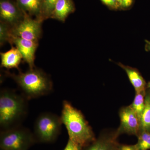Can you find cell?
Masks as SVG:
<instances>
[{
    "label": "cell",
    "mask_w": 150,
    "mask_h": 150,
    "mask_svg": "<svg viewBox=\"0 0 150 150\" xmlns=\"http://www.w3.org/2000/svg\"><path fill=\"white\" fill-rule=\"evenodd\" d=\"M60 117L69 139L84 147L96 139L83 114L69 101H63Z\"/></svg>",
    "instance_id": "6da1fadb"
},
{
    "label": "cell",
    "mask_w": 150,
    "mask_h": 150,
    "mask_svg": "<svg viewBox=\"0 0 150 150\" xmlns=\"http://www.w3.org/2000/svg\"><path fill=\"white\" fill-rule=\"evenodd\" d=\"M27 98L11 90L0 92V127L6 130L20 126L27 114Z\"/></svg>",
    "instance_id": "7a4b0ae2"
},
{
    "label": "cell",
    "mask_w": 150,
    "mask_h": 150,
    "mask_svg": "<svg viewBox=\"0 0 150 150\" xmlns=\"http://www.w3.org/2000/svg\"><path fill=\"white\" fill-rule=\"evenodd\" d=\"M22 94L28 99L37 98L50 93L53 90V83L50 78L42 70L30 69L25 72L10 74Z\"/></svg>",
    "instance_id": "3957f363"
},
{
    "label": "cell",
    "mask_w": 150,
    "mask_h": 150,
    "mask_svg": "<svg viewBox=\"0 0 150 150\" xmlns=\"http://www.w3.org/2000/svg\"><path fill=\"white\" fill-rule=\"evenodd\" d=\"M37 143L33 133L20 126L1 130L0 149L4 150H28Z\"/></svg>",
    "instance_id": "277c9868"
},
{
    "label": "cell",
    "mask_w": 150,
    "mask_h": 150,
    "mask_svg": "<svg viewBox=\"0 0 150 150\" xmlns=\"http://www.w3.org/2000/svg\"><path fill=\"white\" fill-rule=\"evenodd\" d=\"M61 117L51 112L41 113L35 121L33 134L37 142L51 143L54 142L61 132Z\"/></svg>",
    "instance_id": "5b68a950"
},
{
    "label": "cell",
    "mask_w": 150,
    "mask_h": 150,
    "mask_svg": "<svg viewBox=\"0 0 150 150\" xmlns=\"http://www.w3.org/2000/svg\"><path fill=\"white\" fill-rule=\"evenodd\" d=\"M24 13V17L21 21L11 28V37L38 42L42 34L43 21L38 19L33 18L25 13Z\"/></svg>",
    "instance_id": "8992f818"
},
{
    "label": "cell",
    "mask_w": 150,
    "mask_h": 150,
    "mask_svg": "<svg viewBox=\"0 0 150 150\" xmlns=\"http://www.w3.org/2000/svg\"><path fill=\"white\" fill-rule=\"evenodd\" d=\"M119 115L120 125L116 130L118 136L125 134L137 137L140 131L139 119L130 105L122 108Z\"/></svg>",
    "instance_id": "52a82bcc"
},
{
    "label": "cell",
    "mask_w": 150,
    "mask_h": 150,
    "mask_svg": "<svg viewBox=\"0 0 150 150\" xmlns=\"http://www.w3.org/2000/svg\"><path fill=\"white\" fill-rule=\"evenodd\" d=\"M24 15V12L16 2L12 0H0V21L11 28L21 21Z\"/></svg>",
    "instance_id": "ba28073f"
},
{
    "label": "cell",
    "mask_w": 150,
    "mask_h": 150,
    "mask_svg": "<svg viewBox=\"0 0 150 150\" xmlns=\"http://www.w3.org/2000/svg\"><path fill=\"white\" fill-rule=\"evenodd\" d=\"M9 43L15 45L16 47L20 52L25 62L29 66L30 69L35 68V53L38 46V41L12 36Z\"/></svg>",
    "instance_id": "9c48e42d"
},
{
    "label": "cell",
    "mask_w": 150,
    "mask_h": 150,
    "mask_svg": "<svg viewBox=\"0 0 150 150\" xmlns=\"http://www.w3.org/2000/svg\"><path fill=\"white\" fill-rule=\"evenodd\" d=\"M118 137L116 131L103 133L83 150H118Z\"/></svg>",
    "instance_id": "30bf717a"
},
{
    "label": "cell",
    "mask_w": 150,
    "mask_h": 150,
    "mask_svg": "<svg viewBox=\"0 0 150 150\" xmlns=\"http://www.w3.org/2000/svg\"><path fill=\"white\" fill-rule=\"evenodd\" d=\"M118 65L126 72L136 93L146 91L147 83L139 70L136 68L123 65L121 63H118Z\"/></svg>",
    "instance_id": "8fae6325"
},
{
    "label": "cell",
    "mask_w": 150,
    "mask_h": 150,
    "mask_svg": "<svg viewBox=\"0 0 150 150\" xmlns=\"http://www.w3.org/2000/svg\"><path fill=\"white\" fill-rule=\"evenodd\" d=\"M76 10L72 0H58L50 18L65 22L68 16Z\"/></svg>",
    "instance_id": "7c38bea8"
},
{
    "label": "cell",
    "mask_w": 150,
    "mask_h": 150,
    "mask_svg": "<svg viewBox=\"0 0 150 150\" xmlns=\"http://www.w3.org/2000/svg\"><path fill=\"white\" fill-rule=\"evenodd\" d=\"M1 66L7 69H19L22 59L20 52L16 47H12L9 50L1 53Z\"/></svg>",
    "instance_id": "4fadbf2b"
},
{
    "label": "cell",
    "mask_w": 150,
    "mask_h": 150,
    "mask_svg": "<svg viewBox=\"0 0 150 150\" xmlns=\"http://www.w3.org/2000/svg\"><path fill=\"white\" fill-rule=\"evenodd\" d=\"M23 12L39 19L43 0H16Z\"/></svg>",
    "instance_id": "5bb4252c"
},
{
    "label": "cell",
    "mask_w": 150,
    "mask_h": 150,
    "mask_svg": "<svg viewBox=\"0 0 150 150\" xmlns=\"http://www.w3.org/2000/svg\"><path fill=\"white\" fill-rule=\"evenodd\" d=\"M144 131H150V93L148 91H146L145 108L140 119L139 133Z\"/></svg>",
    "instance_id": "9a60e30c"
},
{
    "label": "cell",
    "mask_w": 150,
    "mask_h": 150,
    "mask_svg": "<svg viewBox=\"0 0 150 150\" xmlns=\"http://www.w3.org/2000/svg\"><path fill=\"white\" fill-rule=\"evenodd\" d=\"M146 94V91L136 93L133 102L130 105L137 114L139 121L145 108Z\"/></svg>",
    "instance_id": "2e32d148"
},
{
    "label": "cell",
    "mask_w": 150,
    "mask_h": 150,
    "mask_svg": "<svg viewBox=\"0 0 150 150\" xmlns=\"http://www.w3.org/2000/svg\"><path fill=\"white\" fill-rule=\"evenodd\" d=\"M57 1L58 0H43L39 20L43 22L50 18Z\"/></svg>",
    "instance_id": "e0dca14e"
},
{
    "label": "cell",
    "mask_w": 150,
    "mask_h": 150,
    "mask_svg": "<svg viewBox=\"0 0 150 150\" xmlns=\"http://www.w3.org/2000/svg\"><path fill=\"white\" fill-rule=\"evenodd\" d=\"M137 137L138 142L135 145L139 150H150V131L140 132Z\"/></svg>",
    "instance_id": "ac0fdd59"
},
{
    "label": "cell",
    "mask_w": 150,
    "mask_h": 150,
    "mask_svg": "<svg viewBox=\"0 0 150 150\" xmlns=\"http://www.w3.org/2000/svg\"><path fill=\"white\" fill-rule=\"evenodd\" d=\"M10 26L6 23L0 21V44L2 46L7 42H10L11 35Z\"/></svg>",
    "instance_id": "d6986e66"
},
{
    "label": "cell",
    "mask_w": 150,
    "mask_h": 150,
    "mask_svg": "<svg viewBox=\"0 0 150 150\" xmlns=\"http://www.w3.org/2000/svg\"><path fill=\"white\" fill-rule=\"evenodd\" d=\"M103 4L113 10H121L118 0H100Z\"/></svg>",
    "instance_id": "ffe728a7"
},
{
    "label": "cell",
    "mask_w": 150,
    "mask_h": 150,
    "mask_svg": "<svg viewBox=\"0 0 150 150\" xmlns=\"http://www.w3.org/2000/svg\"><path fill=\"white\" fill-rule=\"evenodd\" d=\"M83 148L81 145L69 139L67 144L63 150H83Z\"/></svg>",
    "instance_id": "44dd1931"
},
{
    "label": "cell",
    "mask_w": 150,
    "mask_h": 150,
    "mask_svg": "<svg viewBox=\"0 0 150 150\" xmlns=\"http://www.w3.org/2000/svg\"><path fill=\"white\" fill-rule=\"evenodd\" d=\"M121 10L128 9L132 6L134 0H118Z\"/></svg>",
    "instance_id": "7402d4cb"
},
{
    "label": "cell",
    "mask_w": 150,
    "mask_h": 150,
    "mask_svg": "<svg viewBox=\"0 0 150 150\" xmlns=\"http://www.w3.org/2000/svg\"><path fill=\"white\" fill-rule=\"evenodd\" d=\"M118 150H139L136 145H120Z\"/></svg>",
    "instance_id": "603a6c76"
},
{
    "label": "cell",
    "mask_w": 150,
    "mask_h": 150,
    "mask_svg": "<svg viewBox=\"0 0 150 150\" xmlns=\"http://www.w3.org/2000/svg\"><path fill=\"white\" fill-rule=\"evenodd\" d=\"M146 42V51H150V41L147 40H145Z\"/></svg>",
    "instance_id": "cb8c5ba5"
},
{
    "label": "cell",
    "mask_w": 150,
    "mask_h": 150,
    "mask_svg": "<svg viewBox=\"0 0 150 150\" xmlns=\"http://www.w3.org/2000/svg\"><path fill=\"white\" fill-rule=\"evenodd\" d=\"M146 89H148V91L150 93V81L147 84Z\"/></svg>",
    "instance_id": "d4e9b609"
},
{
    "label": "cell",
    "mask_w": 150,
    "mask_h": 150,
    "mask_svg": "<svg viewBox=\"0 0 150 150\" xmlns=\"http://www.w3.org/2000/svg\"><path fill=\"white\" fill-rule=\"evenodd\" d=\"M0 150H4L1 149H0Z\"/></svg>",
    "instance_id": "484cf974"
}]
</instances>
